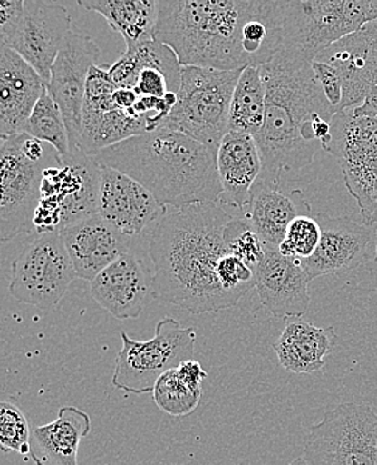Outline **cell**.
I'll use <instances>...</instances> for the list:
<instances>
[{"mask_svg": "<svg viewBox=\"0 0 377 465\" xmlns=\"http://www.w3.org/2000/svg\"><path fill=\"white\" fill-rule=\"evenodd\" d=\"M24 134L3 137L0 146V238L15 239L35 230L44 162L34 163L22 151Z\"/></svg>", "mask_w": 377, "mask_h": 465, "instance_id": "obj_12", "label": "cell"}, {"mask_svg": "<svg viewBox=\"0 0 377 465\" xmlns=\"http://www.w3.org/2000/svg\"><path fill=\"white\" fill-rule=\"evenodd\" d=\"M59 233L78 278L84 281L97 278L130 248V236L121 232L100 213L72 223Z\"/></svg>", "mask_w": 377, "mask_h": 465, "instance_id": "obj_19", "label": "cell"}, {"mask_svg": "<svg viewBox=\"0 0 377 465\" xmlns=\"http://www.w3.org/2000/svg\"><path fill=\"white\" fill-rule=\"evenodd\" d=\"M59 166H47L42 177L41 202L34 218L39 235L98 213L101 165L81 151L58 156Z\"/></svg>", "mask_w": 377, "mask_h": 465, "instance_id": "obj_7", "label": "cell"}, {"mask_svg": "<svg viewBox=\"0 0 377 465\" xmlns=\"http://www.w3.org/2000/svg\"><path fill=\"white\" fill-rule=\"evenodd\" d=\"M314 74L322 84L326 100L340 113L343 103V81L337 70L325 62H312Z\"/></svg>", "mask_w": 377, "mask_h": 465, "instance_id": "obj_35", "label": "cell"}, {"mask_svg": "<svg viewBox=\"0 0 377 465\" xmlns=\"http://www.w3.org/2000/svg\"><path fill=\"white\" fill-rule=\"evenodd\" d=\"M243 213L266 246L278 248L285 239L289 224L298 216L312 215V208L303 191L284 192L280 184L258 179Z\"/></svg>", "mask_w": 377, "mask_h": 465, "instance_id": "obj_22", "label": "cell"}, {"mask_svg": "<svg viewBox=\"0 0 377 465\" xmlns=\"http://www.w3.org/2000/svg\"><path fill=\"white\" fill-rule=\"evenodd\" d=\"M337 157L345 187L359 204L362 222L377 224V118L356 117L352 109L332 120V140L324 148Z\"/></svg>", "mask_w": 377, "mask_h": 465, "instance_id": "obj_10", "label": "cell"}, {"mask_svg": "<svg viewBox=\"0 0 377 465\" xmlns=\"http://www.w3.org/2000/svg\"><path fill=\"white\" fill-rule=\"evenodd\" d=\"M233 216L219 203H199L165 213L151 233L154 297L191 314L217 312L238 300L217 275L227 255L224 232Z\"/></svg>", "mask_w": 377, "mask_h": 465, "instance_id": "obj_1", "label": "cell"}, {"mask_svg": "<svg viewBox=\"0 0 377 465\" xmlns=\"http://www.w3.org/2000/svg\"><path fill=\"white\" fill-rule=\"evenodd\" d=\"M309 465H377V413L356 402L324 413L304 444Z\"/></svg>", "mask_w": 377, "mask_h": 465, "instance_id": "obj_9", "label": "cell"}, {"mask_svg": "<svg viewBox=\"0 0 377 465\" xmlns=\"http://www.w3.org/2000/svg\"><path fill=\"white\" fill-rule=\"evenodd\" d=\"M98 213L128 236H135L162 218L165 208L128 174L101 165Z\"/></svg>", "mask_w": 377, "mask_h": 465, "instance_id": "obj_18", "label": "cell"}, {"mask_svg": "<svg viewBox=\"0 0 377 465\" xmlns=\"http://www.w3.org/2000/svg\"><path fill=\"white\" fill-rule=\"evenodd\" d=\"M31 430L24 411L11 402L0 404V448L3 452L30 455Z\"/></svg>", "mask_w": 377, "mask_h": 465, "instance_id": "obj_34", "label": "cell"}, {"mask_svg": "<svg viewBox=\"0 0 377 465\" xmlns=\"http://www.w3.org/2000/svg\"><path fill=\"white\" fill-rule=\"evenodd\" d=\"M225 246L230 255L237 256L253 270L266 256V246L243 216H233L224 232Z\"/></svg>", "mask_w": 377, "mask_h": 465, "instance_id": "obj_32", "label": "cell"}, {"mask_svg": "<svg viewBox=\"0 0 377 465\" xmlns=\"http://www.w3.org/2000/svg\"><path fill=\"white\" fill-rule=\"evenodd\" d=\"M95 160L140 183L163 208L179 210L221 199L217 148L179 132H148L110 146Z\"/></svg>", "mask_w": 377, "mask_h": 465, "instance_id": "obj_3", "label": "cell"}, {"mask_svg": "<svg viewBox=\"0 0 377 465\" xmlns=\"http://www.w3.org/2000/svg\"><path fill=\"white\" fill-rule=\"evenodd\" d=\"M255 272L258 297L273 317L288 320L308 312L312 281L301 259L286 258L278 248L266 246V256Z\"/></svg>", "mask_w": 377, "mask_h": 465, "instance_id": "obj_17", "label": "cell"}, {"mask_svg": "<svg viewBox=\"0 0 377 465\" xmlns=\"http://www.w3.org/2000/svg\"><path fill=\"white\" fill-rule=\"evenodd\" d=\"M100 56L101 50L94 39L70 33L53 64L47 90L63 114L72 152L80 151L87 78Z\"/></svg>", "mask_w": 377, "mask_h": 465, "instance_id": "obj_13", "label": "cell"}, {"mask_svg": "<svg viewBox=\"0 0 377 465\" xmlns=\"http://www.w3.org/2000/svg\"><path fill=\"white\" fill-rule=\"evenodd\" d=\"M92 430V420L77 407H62L50 424L31 432L30 458L35 465H78L82 440Z\"/></svg>", "mask_w": 377, "mask_h": 465, "instance_id": "obj_24", "label": "cell"}, {"mask_svg": "<svg viewBox=\"0 0 377 465\" xmlns=\"http://www.w3.org/2000/svg\"><path fill=\"white\" fill-rule=\"evenodd\" d=\"M266 89L260 67H246L233 93L229 132L256 137L266 121Z\"/></svg>", "mask_w": 377, "mask_h": 465, "instance_id": "obj_28", "label": "cell"}, {"mask_svg": "<svg viewBox=\"0 0 377 465\" xmlns=\"http://www.w3.org/2000/svg\"><path fill=\"white\" fill-rule=\"evenodd\" d=\"M78 5L102 15L110 27L123 36L126 47L154 39L159 0H83Z\"/></svg>", "mask_w": 377, "mask_h": 465, "instance_id": "obj_26", "label": "cell"}, {"mask_svg": "<svg viewBox=\"0 0 377 465\" xmlns=\"http://www.w3.org/2000/svg\"><path fill=\"white\" fill-rule=\"evenodd\" d=\"M24 134L42 143H50L59 157L72 153L69 132L64 124L63 114L58 104L50 95L49 90L44 93L34 108Z\"/></svg>", "mask_w": 377, "mask_h": 465, "instance_id": "obj_29", "label": "cell"}, {"mask_svg": "<svg viewBox=\"0 0 377 465\" xmlns=\"http://www.w3.org/2000/svg\"><path fill=\"white\" fill-rule=\"evenodd\" d=\"M334 328L322 329L306 321L288 322L273 345L278 362L295 374H312L322 371L325 358L336 346Z\"/></svg>", "mask_w": 377, "mask_h": 465, "instance_id": "obj_25", "label": "cell"}, {"mask_svg": "<svg viewBox=\"0 0 377 465\" xmlns=\"http://www.w3.org/2000/svg\"><path fill=\"white\" fill-rule=\"evenodd\" d=\"M153 399L157 407L171 417H187L196 411L202 391H196L179 379L177 369L166 371L154 386Z\"/></svg>", "mask_w": 377, "mask_h": 465, "instance_id": "obj_30", "label": "cell"}, {"mask_svg": "<svg viewBox=\"0 0 377 465\" xmlns=\"http://www.w3.org/2000/svg\"><path fill=\"white\" fill-rule=\"evenodd\" d=\"M47 90L35 69L18 53L0 46V134H24L38 101Z\"/></svg>", "mask_w": 377, "mask_h": 465, "instance_id": "obj_20", "label": "cell"}, {"mask_svg": "<svg viewBox=\"0 0 377 465\" xmlns=\"http://www.w3.org/2000/svg\"><path fill=\"white\" fill-rule=\"evenodd\" d=\"M322 239V228L314 215L298 216L289 224L278 251L286 258H311Z\"/></svg>", "mask_w": 377, "mask_h": 465, "instance_id": "obj_33", "label": "cell"}, {"mask_svg": "<svg viewBox=\"0 0 377 465\" xmlns=\"http://www.w3.org/2000/svg\"><path fill=\"white\" fill-rule=\"evenodd\" d=\"M22 151L28 160L34 163L44 162V148L42 141L36 138L24 134V141H22Z\"/></svg>", "mask_w": 377, "mask_h": 465, "instance_id": "obj_40", "label": "cell"}, {"mask_svg": "<svg viewBox=\"0 0 377 465\" xmlns=\"http://www.w3.org/2000/svg\"><path fill=\"white\" fill-rule=\"evenodd\" d=\"M288 465H309V464H308V461L305 460V459L297 458V459H295V460L292 461V463H289Z\"/></svg>", "mask_w": 377, "mask_h": 465, "instance_id": "obj_43", "label": "cell"}, {"mask_svg": "<svg viewBox=\"0 0 377 465\" xmlns=\"http://www.w3.org/2000/svg\"><path fill=\"white\" fill-rule=\"evenodd\" d=\"M148 134L146 118L134 110L114 109L106 113H83L80 151L95 157L101 152L129 138Z\"/></svg>", "mask_w": 377, "mask_h": 465, "instance_id": "obj_27", "label": "cell"}, {"mask_svg": "<svg viewBox=\"0 0 377 465\" xmlns=\"http://www.w3.org/2000/svg\"><path fill=\"white\" fill-rule=\"evenodd\" d=\"M126 50L134 55L140 72L143 69L159 70L168 80L169 90L179 93L182 81V64L171 47L153 39L137 46L126 47Z\"/></svg>", "mask_w": 377, "mask_h": 465, "instance_id": "obj_31", "label": "cell"}, {"mask_svg": "<svg viewBox=\"0 0 377 465\" xmlns=\"http://www.w3.org/2000/svg\"><path fill=\"white\" fill-rule=\"evenodd\" d=\"M108 72L118 89L125 87V89L135 90L140 74V69L138 67L134 55L128 50L111 67H109Z\"/></svg>", "mask_w": 377, "mask_h": 465, "instance_id": "obj_36", "label": "cell"}, {"mask_svg": "<svg viewBox=\"0 0 377 465\" xmlns=\"http://www.w3.org/2000/svg\"><path fill=\"white\" fill-rule=\"evenodd\" d=\"M377 21V0L288 2L285 39L278 54L312 64L324 50Z\"/></svg>", "mask_w": 377, "mask_h": 465, "instance_id": "obj_5", "label": "cell"}, {"mask_svg": "<svg viewBox=\"0 0 377 465\" xmlns=\"http://www.w3.org/2000/svg\"><path fill=\"white\" fill-rule=\"evenodd\" d=\"M24 14V0H0V45L13 36Z\"/></svg>", "mask_w": 377, "mask_h": 465, "instance_id": "obj_37", "label": "cell"}, {"mask_svg": "<svg viewBox=\"0 0 377 465\" xmlns=\"http://www.w3.org/2000/svg\"><path fill=\"white\" fill-rule=\"evenodd\" d=\"M78 278L59 231L34 239L14 261L10 292L22 303L53 309Z\"/></svg>", "mask_w": 377, "mask_h": 465, "instance_id": "obj_11", "label": "cell"}, {"mask_svg": "<svg viewBox=\"0 0 377 465\" xmlns=\"http://www.w3.org/2000/svg\"><path fill=\"white\" fill-rule=\"evenodd\" d=\"M72 31V15L63 5L44 0H24L21 24L0 46L18 53L49 84L53 64Z\"/></svg>", "mask_w": 377, "mask_h": 465, "instance_id": "obj_14", "label": "cell"}, {"mask_svg": "<svg viewBox=\"0 0 377 465\" xmlns=\"http://www.w3.org/2000/svg\"><path fill=\"white\" fill-rule=\"evenodd\" d=\"M375 261L377 263V230H376V253H375Z\"/></svg>", "mask_w": 377, "mask_h": 465, "instance_id": "obj_44", "label": "cell"}, {"mask_svg": "<svg viewBox=\"0 0 377 465\" xmlns=\"http://www.w3.org/2000/svg\"><path fill=\"white\" fill-rule=\"evenodd\" d=\"M138 100H140V94H138L134 89L120 87V89H117V92L114 93L115 105L118 106V109L125 110V112L133 109Z\"/></svg>", "mask_w": 377, "mask_h": 465, "instance_id": "obj_41", "label": "cell"}, {"mask_svg": "<svg viewBox=\"0 0 377 465\" xmlns=\"http://www.w3.org/2000/svg\"><path fill=\"white\" fill-rule=\"evenodd\" d=\"M322 228V239L316 252L304 259L303 266L311 281L319 276L350 272L370 259V248L375 238V231L364 223L350 218L317 213Z\"/></svg>", "mask_w": 377, "mask_h": 465, "instance_id": "obj_16", "label": "cell"}, {"mask_svg": "<svg viewBox=\"0 0 377 465\" xmlns=\"http://www.w3.org/2000/svg\"><path fill=\"white\" fill-rule=\"evenodd\" d=\"M314 61L331 64L342 77L340 112L362 105L377 87V21L332 45Z\"/></svg>", "mask_w": 377, "mask_h": 465, "instance_id": "obj_15", "label": "cell"}, {"mask_svg": "<svg viewBox=\"0 0 377 465\" xmlns=\"http://www.w3.org/2000/svg\"><path fill=\"white\" fill-rule=\"evenodd\" d=\"M217 169L222 185L219 204L244 211L263 172L255 137L229 132L217 149Z\"/></svg>", "mask_w": 377, "mask_h": 465, "instance_id": "obj_23", "label": "cell"}, {"mask_svg": "<svg viewBox=\"0 0 377 465\" xmlns=\"http://www.w3.org/2000/svg\"><path fill=\"white\" fill-rule=\"evenodd\" d=\"M241 73L243 70L182 66L179 101L161 128L218 149L229 134L230 105Z\"/></svg>", "mask_w": 377, "mask_h": 465, "instance_id": "obj_6", "label": "cell"}, {"mask_svg": "<svg viewBox=\"0 0 377 465\" xmlns=\"http://www.w3.org/2000/svg\"><path fill=\"white\" fill-rule=\"evenodd\" d=\"M153 290L142 262L133 253H125L97 278L90 282L94 301L120 321L135 320Z\"/></svg>", "mask_w": 377, "mask_h": 465, "instance_id": "obj_21", "label": "cell"}, {"mask_svg": "<svg viewBox=\"0 0 377 465\" xmlns=\"http://www.w3.org/2000/svg\"><path fill=\"white\" fill-rule=\"evenodd\" d=\"M177 369L179 379L182 380L190 388L196 389V391H202V382L207 379L208 373L202 368L201 363L198 361L188 360L182 362L181 365Z\"/></svg>", "mask_w": 377, "mask_h": 465, "instance_id": "obj_39", "label": "cell"}, {"mask_svg": "<svg viewBox=\"0 0 377 465\" xmlns=\"http://www.w3.org/2000/svg\"><path fill=\"white\" fill-rule=\"evenodd\" d=\"M266 89V121L255 137L263 172L258 177L280 184L286 172L300 171L314 163L323 149L316 128L332 123L337 110L326 100L312 64H300L277 54L260 67Z\"/></svg>", "mask_w": 377, "mask_h": 465, "instance_id": "obj_2", "label": "cell"}, {"mask_svg": "<svg viewBox=\"0 0 377 465\" xmlns=\"http://www.w3.org/2000/svg\"><path fill=\"white\" fill-rule=\"evenodd\" d=\"M121 340L112 386L129 394H146L153 393L162 374L193 358L196 331L165 317L157 323L151 340L134 341L126 332H121Z\"/></svg>", "mask_w": 377, "mask_h": 465, "instance_id": "obj_8", "label": "cell"}, {"mask_svg": "<svg viewBox=\"0 0 377 465\" xmlns=\"http://www.w3.org/2000/svg\"><path fill=\"white\" fill-rule=\"evenodd\" d=\"M135 92L140 94V97L162 98L170 90H169L168 80L161 72L156 69H143L138 78Z\"/></svg>", "mask_w": 377, "mask_h": 465, "instance_id": "obj_38", "label": "cell"}, {"mask_svg": "<svg viewBox=\"0 0 377 465\" xmlns=\"http://www.w3.org/2000/svg\"><path fill=\"white\" fill-rule=\"evenodd\" d=\"M356 117L377 118V94L368 95L367 100L362 105L352 109Z\"/></svg>", "mask_w": 377, "mask_h": 465, "instance_id": "obj_42", "label": "cell"}, {"mask_svg": "<svg viewBox=\"0 0 377 465\" xmlns=\"http://www.w3.org/2000/svg\"><path fill=\"white\" fill-rule=\"evenodd\" d=\"M256 0H159L154 39L182 66L246 69L244 33Z\"/></svg>", "mask_w": 377, "mask_h": 465, "instance_id": "obj_4", "label": "cell"}, {"mask_svg": "<svg viewBox=\"0 0 377 465\" xmlns=\"http://www.w3.org/2000/svg\"><path fill=\"white\" fill-rule=\"evenodd\" d=\"M371 94H377V87H376V89H375V90H373V92H372V93H371ZM371 94H370V95H371Z\"/></svg>", "mask_w": 377, "mask_h": 465, "instance_id": "obj_45", "label": "cell"}]
</instances>
